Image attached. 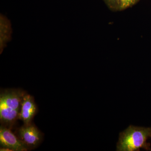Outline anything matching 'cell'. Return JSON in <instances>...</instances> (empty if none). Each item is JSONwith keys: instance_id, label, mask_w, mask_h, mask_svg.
Instances as JSON below:
<instances>
[{"instance_id": "6da1fadb", "label": "cell", "mask_w": 151, "mask_h": 151, "mask_svg": "<svg viewBox=\"0 0 151 151\" xmlns=\"http://www.w3.org/2000/svg\"><path fill=\"white\" fill-rule=\"evenodd\" d=\"M151 139V127L130 126L120 133L117 151H139L143 149L151 151V144L147 140Z\"/></svg>"}, {"instance_id": "7a4b0ae2", "label": "cell", "mask_w": 151, "mask_h": 151, "mask_svg": "<svg viewBox=\"0 0 151 151\" xmlns=\"http://www.w3.org/2000/svg\"><path fill=\"white\" fill-rule=\"evenodd\" d=\"M26 92L20 89H7L0 94V120L4 126H11L19 119L23 97Z\"/></svg>"}, {"instance_id": "3957f363", "label": "cell", "mask_w": 151, "mask_h": 151, "mask_svg": "<svg viewBox=\"0 0 151 151\" xmlns=\"http://www.w3.org/2000/svg\"><path fill=\"white\" fill-rule=\"evenodd\" d=\"M17 134L19 139L29 150L35 148L42 141L41 132L31 123L19 128Z\"/></svg>"}, {"instance_id": "277c9868", "label": "cell", "mask_w": 151, "mask_h": 151, "mask_svg": "<svg viewBox=\"0 0 151 151\" xmlns=\"http://www.w3.org/2000/svg\"><path fill=\"white\" fill-rule=\"evenodd\" d=\"M0 144L2 147L13 151H26L28 148L9 128L4 125L0 128Z\"/></svg>"}, {"instance_id": "5b68a950", "label": "cell", "mask_w": 151, "mask_h": 151, "mask_svg": "<svg viewBox=\"0 0 151 151\" xmlns=\"http://www.w3.org/2000/svg\"><path fill=\"white\" fill-rule=\"evenodd\" d=\"M37 111V108L33 97L26 93L22 100L19 119L24 124H29L31 123Z\"/></svg>"}, {"instance_id": "8992f818", "label": "cell", "mask_w": 151, "mask_h": 151, "mask_svg": "<svg viewBox=\"0 0 151 151\" xmlns=\"http://www.w3.org/2000/svg\"><path fill=\"white\" fill-rule=\"evenodd\" d=\"M1 53L6 47L7 43L12 39V30L11 22L4 15H1Z\"/></svg>"}, {"instance_id": "52a82bcc", "label": "cell", "mask_w": 151, "mask_h": 151, "mask_svg": "<svg viewBox=\"0 0 151 151\" xmlns=\"http://www.w3.org/2000/svg\"><path fill=\"white\" fill-rule=\"evenodd\" d=\"M139 0H120L119 11L124 10L133 6L139 2Z\"/></svg>"}, {"instance_id": "ba28073f", "label": "cell", "mask_w": 151, "mask_h": 151, "mask_svg": "<svg viewBox=\"0 0 151 151\" xmlns=\"http://www.w3.org/2000/svg\"><path fill=\"white\" fill-rule=\"evenodd\" d=\"M107 6L111 11H119L120 0H103Z\"/></svg>"}]
</instances>
